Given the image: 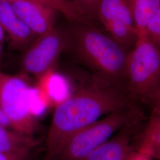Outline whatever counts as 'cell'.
Instances as JSON below:
<instances>
[{
  "label": "cell",
  "instance_id": "11",
  "mask_svg": "<svg viewBox=\"0 0 160 160\" xmlns=\"http://www.w3.org/2000/svg\"><path fill=\"white\" fill-rule=\"evenodd\" d=\"M40 140L29 134L24 133L0 125V152L12 153L23 151H32L40 144Z\"/></svg>",
  "mask_w": 160,
  "mask_h": 160
},
{
  "label": "cell",
  "instance_id": "8",
  "mask_svg": "<svg viewBox=\"0 0 160 160\" xmlns=\"http://www.w3.org/2000/svg\"><path fill=\"white\" fill-rule=\"evenodd\" d=\"M144 116L132 121L95 149L84 160H127L136 149L135 138L141 132Z\"/></svg>",
  "mask_w": 160,
  "mask_h": 160
},
{
  "label": "cell",
  "instance_id": "5",
  "mask_svg": "<svg viewBox=\"0 0 160 160\" xmlns=\"http://www.w3.org/2000/svg\"><path fill=\"white\" fill-rule=\"evenodd\" d=\"M28 77L22 72L14 75L0 72V106L12 129L34 135L39 124L32 112V87Z\"/></svg>",
  "mask_w": 160,
  "mask_h": 160
},
{
  "label": "cell",
  "instance_id": "13",
  "mask_svg": "<svg viewBox=\"0 0 160 160\" xmlns=\"http://www.w3.org/2000/svg\"><path fill=\"white\" fill-rule=\"evenodd\" d=\"M12 2L16 0H0ZM50 6L72 23H96L71 0H31Z\"/></svg>",
  "mask_w": 160,
  "mask_h": 160
},
{
  "label": "cell",
  "instance_id": "3",
  "mask_svg": "<svg viewBox=\"0 0 160 160\" xmlns=\"http://www.w3.org/2000/svg\"><path fill=\"white\" fill-rule=\"evenodd\" d=\"M125 92L135 104L152 108L160 94V51L142 34L127 59Z\"/></svg>",
  "mask_w": 160,
  "mask_h": 160
},
{
  "label": "cell",
  "instance_id": "22",
  "mask_svg": "<svg viewBox=\"0 0 160 160\" xmlns=\"http://www.w3.org/2000/svg\"><path fill=\"white\" fill-rule=\"evenodd\" d=\"M2 43L0 42V72H1V65H2V57H3V46Z\"/></svg>",
  "mask_w": 160,
  "mask_h": 160
},
{
  "label": "cell",
  "instance_id": "10",
  "mask_svg": "<svg viewBox=\"0 0 160 160\" xmlns=\"http://www.w3.org/2000/svg\"><path fill=\"white\" fill-rule=\"evenodd\" d=\"M0 25L13 50L24 51L38 36L18 17L8 1H0Z\"/></svg>",
  "mask_w": 160,
  "mask_h": 160
},
{
  "label": "cell",
  "instance_id": "9",
  "mask_svg": "<svg viewBox=\"0 0 160 160\" xmlns=\"http://www.w3.org/2000/svg\"><path fill=\"white\" fill-rule=\"evenodd\" d=\"M10 2L18 17L36 35L45 34L56 27L59 13L51 7L31 0Z\"/></svg>",
  "mask_w": 160,
  "mask_h": 160
},
{
  "label": "cell",
  "instance_id": "4",
  "mask_svg": "<svg viewBox=\"0 0 160 160\" xmlns=\"http://www.w3.org/2000/svg\"><path fill=\"white\" fill-rule=\"evenodd\" d=\"M143 116L138 105L108 114L72 133L63 143L54 160H84L116 132Z\"/></svg>",
  "mask_w": 160,
  "mask_h": 160
},
{
  "label": "cell",
  "instance_id": "23",
  "mask_svg": "<svg viewBox=\"0 0 160 160\" xmlns=\"http://www.w3.org/2000/svg\"><path fill=\"white\" fill-rule=\"evenodd\" d=\"M5 38H6V34L2 28L1 26L0 25V42L3 43L5 40Z\"/></svg>",
  "mask_w": 160,
  "mask_h": 160
},
{
  "label": "cell",
  "instance_id": "14",
  "mask_svg": "<svg viewBox=\"0 0 160 160\" xmlns=\"http://www.w3.org/2000/svg\"><path fill=\"white\" fill-rule=\"evenodd\" d=\"M136 149L160 148V116L151 114L148 122L135 138Z\"/></svg>",
  "mask_w": 160,
  "mask_h": 160
},
{
  "label": "cell",
  "instance_id": "18",
  "mask_svg": "<svg viewBox=\"0 0 160 160\" xmlns=\"http://www.w3.org/2000/svg\"><path fill=\"white\" fill-rule=\"evenodd\" d=\"M153 158L148 150L143 148L135 149L127 160H152Z\"/></svg>",
  "mask_w": 160,
  "mask_h": 160
},
{
  "label": "cell",
  "instance_id": "20",
  "mask_svg": "<svg viewBox=\"0 0 160 160\" xmlns=\"http://www.w3.org/2000/svg\"><path fill=\"white\" fill-rule=\"evenodd\" d=\"M151 110H152L151 114L160 116V94L159 96L157 98V100L155 101L152 108H151Z\"/></svg>",
  "mask_w": 160,
  "mask_h": 160
},
{
  "label": "cell",
  "instance_id": "15",
  "mask_svg": "<svg viewBox=\"0 0 160 160\" xmlns=\"http://www.w3.org/2000/svg\"><path fill=\"white\" fill-rule=\"evenodd\" d=\"M144 34L160 51V8L149 21Z\"/></svg>",
  "mask_w": 160,
  "mask_h": 160
},
{
  "label": "cell",
  "instance_id": "12",
  "mask_svg": "<svg viewBox=\"0 0 160 160\" xmlns=\"http://www.w3.org/2000/svg\"><path fill=\"white\" fill-rule=\"evenodd\" d=\"M129 3L138 35L144 34L149 21L160 8V0H129Z\"/></svg>",
  "mask_w": 160,
  "mask_h": 160
},
{
  "label": "cell",
  "instance_id": "7",
  "mask_svg": "<svg viewBox=\"0 0 160 160\" xmlns=\"http://www.w3.org/2000/svg\"><path fill=\"white\" fill-rule=\"evenodd\" d=\"M97 20L105 32L127 50L131 51L139 35L132 17L129 0H102Z\"/></svg>",
  "mask_w": 160,
  "mask_h": 160
},
{
  "label": "cell",
  "instance_id": "21",
  "mask_svg": "<svg viewBox=\"0 0 160 160\" xmlns=\"http://www.w3.org/2000/svg\"><path fill=\"white\" fill-rule=\"evenodd\" d=\"M150 154L153 158L160 160V148H152L149 150Z\"/></svg>",
  "mask_w": 160,
  "mask_h": 160
},
{
  "label": "cell",
  "instance_id": "16",
  "mask_svg": "<svg viewBox=\"0 0 160 160\" xmlns=\"http://www.w3.org/2000/svg\"><path fill=\"white\" fill-rule=\"evenodd\" d=\"M95 22L97 20V12L102 0H71Z\"/></svg>",
  "mask_w": 160,
  "mask_h": 160
},
{
  "label": "cell",
  "instance_id": "1",
  "mask_svg": "<svg viewBox=\"0 0 160 160\" xmlns=\"http://www.w3.org/2000/svg\"><path fill=\"white\" fill-rule=\"evenodd\" d=\"M137 105L119 86L92 74L83 86L56 106L46 138L44 160H54L65 141L104 114Z\"/></svg>",
  "mask_w": 160,
  "mask_h": 160
},
{
  "label": "cell",
  "instance_id": "19",
  "mask_svg": "<svg viewBox=\"0 0 160 160\" xmlns=\"http://www.w3.org/2000/svg\"><path fill=\"white\" fill-rule=\"evenodd\" d=\"M0 125L2 126H5L6 128H11L10 124L8 119H7L5 114L3 113V111L1 109V106H0Z\"/></svg>",
  "mask_w": 160,
  "mask_h": 160
},
{
  "label": "cell",
  "instance_id": "2",
  "mask_svg": "<svg viewBox=\"0 0 160 160\" xmlns=\"http://www.w3.org/2000/svg\"><path fill=\"white\" fill-rule=\"evenodd\" d=\"M67 29L68 48L92 74L119 86L125 92L129 51L95 23H75Z\"/></svg>",
  "mask_w": 160,
  "mask_h": 160
},
{
  "label": "cell",
  "instance_id": "17",
  "mask_svg": "<svg viewBox=\"0 0 160 160\" xmlns=\"http://www.w3.org/2000/svg\"><path fill=\"white\" fill-rule=\"evenodd\" d=\"M32 151L6 153L0 152V160H32Z\"/></svg>",
  "mask_w": 160,
  "mask_h": 160
},
{
  "label": "cell",
  "instance_id": "6",
  "mask_svg": "<svg viewBox=\"0 0 160 160\" xmlns=\"http://www.w3.org/2000/svg\"><path fill=\"white\" fill-rule=\"evenodd\" d=\"M68 45L67 29L55 27L38 36L23 51L20 62L21 72L39 80L55 69L61 54Z\"/></svg>",
  "mask_w": 160,
  "mask_h": 160
}]
</instances>
